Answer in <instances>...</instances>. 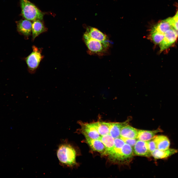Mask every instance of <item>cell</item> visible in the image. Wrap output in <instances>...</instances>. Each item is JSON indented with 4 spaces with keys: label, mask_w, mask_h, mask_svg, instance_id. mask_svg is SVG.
<instances>
[{
    "label": "cell",
    "mask_w": 178,
    "mask_h": 178,
    "mask_svg": "<svg viewBox=\"0 0 178 178\" xmlns=\"http://www.w3.org/2000/svg\"><path fill=\"white\" fill-rule=\"evenodd\" d=\"M83 40L89 54L101 56L107 53L110 42L107 35L97 29L87 27L83 34Z\"/></svg>",
    "instance_id": "6da1fadb"
},
{
    "label": "cell",
    "mask_w": 178,
    "mask_h": 178,
    "mask_svg": "<svg viewBox=\"0 0 178 178\" xmlns=\"http://www.w3.org/2000/svg\"><path fill=\"white\" fill-rule=\"evenodd\" d=\"M22 16L26 19L42 21L44 13L28 0H20Z\"/></svg>",
    "instance_id": "7a4b0ae2"
},
{
    "label": "cell",
    "mask_w": 178,
    "mask_h": 178,
    "mask_svg": "<svg viewBox=\"0 0 178 178\" xmlns=\"http://www.w3.org/2000/svg\"><path fill=\"white\" fill-rule=\"evenodd\" d=\"M57 153L58 159L61 163L69 166L76 164V152L70 145L66 144L61 145Z\"/></svg>",
    "instance_id": "3957f363"
},
{
    "label": "cell",
    "mask_w": 178,
    "mask_h": 178,
    "mask_svg": "<svg viewBox=\"0 0 178 178\" xmlns=\"http://www.w3.org/2000/svg\"><path fill=\"white\" fill-rule=\"evenodd\" d=\"M32 48L31 52L24 59L27 66L28 70L31 74L35 72L44 58V56L42 54V48H38L34 45L32 46Z\"/></svg>",
    "instance_id": "277c9868"
},
{
    "label": "cell",
    "mask_w": 178,
    "mask_h": 178,
    "mask_svg": "<svg viewBox=\"0 0 178 178\" xmlns=\"http://www.w3.org/2000/svg\"><path fill=\"white\" fill-rule=\"evenodd\" d=\"M134 153L132 147L125 143L120 150L110 159L114 163H126L130 161L133 158Z\"/></svg>",
    "instance_id": "5b68a950"
},
{
    "label": "cell",
    "mask_w": 178,
    "mask_h": 178,
    "mask_svg": "<svg viewBox=\"0 0 178 178\" xmlns=\"http://www.w3.org/2000/svg\"><path fill=\"white\" fill-rule=\"evenodd\" d=\"M178 36L176 31L173 28L164 34L163 40L158 45L160 52L167 49L176 41Z\"/></svg>",
    "instance_id": "8992f818"
},
{
    "label": "cell",
    "mask_w": 178,
    "mask_h": 178,
    "mask_svg": "<svg viewBox=\"0 0 178 178\" xmlns=\"http://www.w3.org/2000/svg\"><path fill=\"white\" fill-rule=\"evenodd\" d=\"M16 23L18 32L23 36L26 39H28L31 34L32 23L26 19L17 21Z\"/></svg>",
    "instance_id": "52a82bcc"
},
{
    "label": "cell",
    "mask_w": 178,
    "mask_h": 178,
    "mask_svg": "<svg viewBox=\"0 0 178 178\" xmlns=\"http://www.w3.org/2000/svg\"><path fill=\"white\" fill-rule=\"evenodd\" d=\"M87 143L93 150L98 152L103 155L108 156L107 149L104 144L98 139H91L84 135Z\"/></svg>",
    "instance_id": "ba28073f"
},
{
    "label": "cell",
    "mask_w": 178,
    "mask_h": 178,
    "mask_svg": "<svg viewBox=\"0 0 178 178\" xmlns=\"http://www.w3.org/2000/svg\"><path fill=\"white\" fill-rule=\"evenodd\" d=\"M134 153L137 156L149 157L152 156L146 141L137 140L134 146Z\"/></svg>",
    "instance_id": "9c48e42d"
},
{
    "label": "cell",
    "mask_w": 178,
    "mask_h": 178,
    "mask_svg": "<svg viewBox=\"0 0 178 178\" xmlns=\"http://www.w3.org/2000/svg\"><path fill=\"white\" fill-rule=\"evenodd\" d=\"M131 119V117H129L126 121L122 122H111L109 134L114 139L119 137L121 129L128 124Z\"/></svg>",
    "instance_id": "30bf717a"
},
{
    "label": "cell",
    "mask_w": 178,
    "mask_h": 178,
    "mask_svg": "<svg viewBox=\"0 0 178 178\" xmlns=\"http://www.w3.org/2000/svg\"><path fill=\"white\" fill-rule=\"evenodd\" d=\"M162 132V130L159 128L153 131L138 129L136 139L137 140L147 141L153 139L156 133Z\"/></svg>",
    "instance_id": "8fae6325"
},
{
    "label": "cell",
    "mask_w": 178,
    "mask_h": 178,
    "mask_svg": "<svg viewBox=\"0 0 178 178\" xmlns=\"http://www.w3.org/2000/svg\"><path fill=\"white\" fill-rule=\"evenodd\" d=\"M47 28L44 26L41 21L37 20L33 21L32 23V40L35 39L41 34L47 31Z\"/></svg>",
    "instance_id": "7c38bea8"
},
{
    "label": "cell",
    "mask_w": 178,
    "mask_h": 178,
    "mask_svg": "<svg viewBox=\"0 0 178 178\" xmlns=\"http://www.w3.org/2000/svg\"><path fill=\"white\" fill-rule=\"evenodd\" d=\"M153 139L155 143L157 149L165 151L169 149L170 141L167 136L161 135H155Z\"/></svg>",
    "instance_id": "4fadbf2b"
},
{
    "label": "cell",
    "mask_w": 178,
    "mask_h": 178,
    "mask_svg": "<svg viewBox=\"0 0 178 178\" xmlns=\"http://www.w3.org/2000/svg\"><path fill=\"white\" fill-rule=\"evenodd\" d=\"M138 132V129L128 124L121 129L120 137L126 139H136Z\"/></svg>",
    "instance_id": "5bb4252c"
},
{
    "label": "cell",
    "mask_w": 178,
    "mask_h": 178,
    "mask_svg": "<svg viewBox=\"0 0 178 178\" xmlns=\"http://www.w3.org/2000/svg\"><path fill=\"white\" fill-rule=\"evenodd\" d=\"M178 152V150L174 149H168L165 151L159 150L156 149L151 154L155 158L161 159L167 158Z\"/></svg>",
    "instance_id": "9a60e30c"
},
{
    "label": "cell",
    "mask_w": 178,
    "mask_h": 178,
    "mask_svg": "<svg viewBox=\"0 0 178 178\" xmlns=\"http://www.w3.org/2000/svg\"><path fill=\"white\" fill-rule=\"evenodd\" d=\"M101 141L105 146L108 156L112 151L114 145V139L110 134L100 137L97 139Z\"/></svg>",
    "instance_id": "2e32d148"
},
{
    "label": "cell",
    "mask_w": 178,
    "mask_h": 178,
    "mask_svg": "<svg viewBox=\"0 0 178 178\" xmlns=\"http://www.w3.org/2000/svg\"><path fill=\"white\" fill-rule=\"evenodd\" d=\"M172 28V27L166 19L159 22L151 29L164 35L167 31Z\"/></svg>",
    "instance_id": "e0dca14e"
},
{
    "label": "cell",
    "mask_w": 178,
    "mask_h": 178,
    "mask_svg": "<svg viewBox=\"0 0 178 178\" xmlns=\"http://www.w3.org/2000/svg\"><path fill=\"white\" fill-rule=\"evenodd\" d=\"M125 144L124 141L120 137L114 139V145L113 150L108 156L110 159L120 150Z\"/></svg>",
    "instance_id": "ac0fdd59"
},
{
    "label": "cell",
    "mask_w": 178,
    "mask_h": 178,
    "mask_svg": "<svg viewBox=\"0 0 178 178\" xmlns=\"http://www.w3.org/2000/svg\"><path fill=\"white\" fill-rule=\"evenodd\" d=\"M166 20L173 28L176 31H178V17L175 16L168 18Z\"/></svg>",
    "instance_id": "d6986e66"
},
{
    "label": "cell",
    "mask_w": 178,
    "mask_h": 178,
    "mask_svg": "<svg viewBox=\"0 0 178 178\" xmlns=\"http://www.w3.org/2000/svg\"><path fill=\"white\" fill-rule=\"evenodd\" d=\"M146 142L148 149L151 153L157 149L155 143L153 139Z\"/></svg>",
    "instance_id": "ffe728a7"
},
{
    "label": "cell",
    "mask_w": 178,
    "mask_h": 178,
    "mask_svg": "<svg viewBox=\"0 0 178 178\" xmlns=\"http://www.w3.org/2000/svg\"><path fill=\"white\" fill-rule=\"evenodd\" d=\"M120 138L124 141L125 143L130 145L132 147L134 146L137 140L136 139H126Z\"/></svg>",
    "instance_id": "44dd1931"
},
{
    "label": "cell",
    "mask_w": 178,
    "mask_h": 178,
    "mask_svg": "<svg viewBox=\"0 0 178 178\" xmlns=\"http://www.w3.org/2000/svg\"><path fill=\"white\" fill-rule=\"evenodd\" d=\"M175 16L178 17V10L176 14V15Z\"/></svg>",
    "instance_id": "7402d4cb"
},
{
    "label": "cell",
    "mask_w": 178,
    "mask_h": 178,
    "mask_svg": "<svg viewBox=\"0 0 178 178\" xmlns=\"http://www.w3.org/2000/svg\"><path fill=\"white\" fill-rule=\"evenodd\" d=\"M177 31V35H178V31Z\"/></svg>",
    "instance_id": "603a6c76"
}]
</instances>
